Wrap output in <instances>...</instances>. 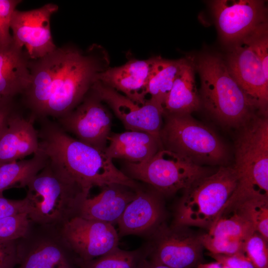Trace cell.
<instances>
[{
  "instance_id": "obj_32",
  "label": "cell",
  "mask_w": 268,
  "mask_h": 268,
  "mask_svg": "<svg viewBox=\"0 0 268 268\" xmlns=\"http://www.w3.org/2000/svg\"><path fill=\"white\" fill-rule=\"evenodd\" d=\"M29 223L26 213L0 218V241L18 239L25 234Z\"/></svg>"
},
{
  "instance_id": "obj_26",
  "label": "cell",
  "mask_w": 268,
  "mask_h": 268,
  "mask_svg": "<svg viewBox=\"0 0 268 268\" xmlns=\"http://www.w3.org/2000/svg\"><path fill=\"white\" fill-rule=\"evenodd\" d=\"M150 253L147 242L139 248L126 251L117 247L113 251L95 259L78 261V268H141Z\"/></svg>"
},
{
  "instance_id": "obj_6",
  "label": "cell",
  "mask_w": 268,
  "mask_h": 268,
  "mask_svg": "<svg viewBox=\"0 0 268 268\" xmlns=\"http://www.w3.org/2000/svg\"><path fill=\"white\" fill-rule=\"evenodd\" d=\"M238 176L234 166H221L184 190L173 224L208 229L235 191Z\"/></svg>"
},
{
  "instance_id": "obj_30",
  "label": "cell",
  "mask_w": 268,
  "mask_h": 268,
  "mask_svg": "<svg viewBox=\"0 0 268 268\" xmlns=\"http://www.w3.org/2000/svg\"><path fill=\"white\" fill-rule=\"evenodd\" d=\"M199 237L203 247L210 254L230 255L244 253V242L211 235L207 233L199 235Z\"/></svg>"
},
{
  "instance_id": "obj_14",
  "label": "cell",
  "mask_w": 268,
  "mask_h": 268,
  "mask_svg": "<svg viewBox=\"0 0 268 268\" xmlns=\"http://www.w3.org/2000/svg\"><path fill=\"white\" fill-rule=\"evenodd\" d=\"M211 7L220 37L230 45L241 41L268 22L264 0H216L211 1Z\"/></svg>"
},
{
  "instance_id": "obj_36",
  "label": "cell",
  "mask_w": 268,
  "mask_h": 268,
  "mask_svg": "<svg viewBox=\"0 0 268 268\" xmlns=\"http://www.w3.org/2000/svg\"><path fill=\"white\" fill-rule=\"evenodd\" d=\"M16 241H0V268H15L18 265Z\"/></svg>"
},
{
  "instance_id": "obj_8",
  "label": "cell",
  "mask_w": 268,
  "mask_h": 268,
  "mask_svg": "<svg viewBox=\"0 0 268 268\" xmlns=\"http://www.w3.org/2000/svg\"><path fill=\"white\" fill-rule=\"evenodd\" d=\"M123 172L136 181L148 184L162 196L184 190L211 174L209 169L164 148L142 162H126Z\"/></svg>"
},
{
  "instance_id": "obj_11",
  "label": "cell",
  "mask_w": 268,
  "mask_h": 268,
  "mask_svg": "<svg viewBox=\"0 0 268 268\" xmlns=\"http://www.w3.org/2000/svg\"><path fill=\"white\" fill-rule=\"evenodd\" d=\"M65 131L78 140L104 151L111 134L112 115L97 93L91 88L71 111L58 119Z\"/></svg>"
},
{
  "instance_id": "obj_2",
  "label": "cell",
  "mask_w": 268,
  "mask_h": 268,
  "mask_svg": "<svg viewBox=\"0 0 268 268\" xmlns=\"http://www.w3.org/2000/svg\"><path fill=\"white\" fill-rule=\"evenodd\" d=\"M39 150L60 174L88 194L94 187L118 184L137 189L141 185L114 164L104 151L69 136L60 125L47 118L40 120Z\"/></svg>"
},
{
  "instance_id": "obj_1",
  "label": "cell",
  "mask_w": 268,
  "mask_h": 268,
  "mask_svg": "<svg viewBox=\"0 0 268 268\" xmlns=\"http://www.w3.org/2000/svg\"><path fill=\"white\" fill-rule=\"evenodd\" d=\"M102 46L84 53L74 47L56 49L29 64L30 79L24 94L35 120L57 119L73 110L91 89L99 73L110 67Z\"/></svg>"
},
{
  "instance_id": "obj_3",
  "label": "cell",
  "mask_w": 268,
  "mask_h": 268,
  "mask_svg": "<svg viewBox=\"0 0 268 268\" xmlns=\"http://www.w3.org/2000/svg\"><path fill=\"white\" fill-rule=\"evenodd\" d=\"M195 67L201 78V104L217 121L226 127L241 128L256 115L255 109L220 57L203 54Z\"/></svg>"
},
{
  "instance_id": "obj_25",
  "label": "cell",
  "mask_w": 268,
  "mask_h": 268,
  "mask_svg": "<svg viewBox=\"0 0 268 268\" xmlns=\"http://www.w3.org/2000/svg\"><path fill=\"white\" fill-rule=\"evenodd\" d=\"M48 158L41 150L28 159L0 166V197L4 191L12 188L27 187L31 180L46 165Z\"/></svg>"
},
{
  "instance_id": "obj_9",
  "label": "cell",
  "mask_w": 268,
  "mask_h": 268,
  "mask_svg": "<svg viewBox=\"0 0 268 268\" xmlns=\"http://www.w3.org/2000/svg\"><path fill=\"white\" fill-rule=\"evenodd\" d=\"M16 248L18 268H78V259L59 226L30 220Z\"/></svg>"
},
{
  "instance_id": "obj_28",
  "label": "cell",
  "mask_w": 268,
  "mask_h": 268,
  "mask_svg": "<svg viewBox=\"0 0 268 268\" xmlns=\"http://www.w3.org/2000/svg\"><path fill=\"white\" fill-rule=\"evenodd\" d=\"M233 209L242 213L251 223L256 232L268 241V198L247 200Z\"/></svg>"
},
{
  "instance_id": "obj_33",
  "label": "cell",
  "mask_w": 268,
  "mask_h": 268,
  "mask_svg": "<svg viewBox=\"0 0 268 268\" xmlns=\"http://www.w3.org/2000/svg\"><path fill=\"white\" fill-rule=\"evenodd\" d=\"M18 0H0V48H4L13 43L10 33L12 14L17 5L21 2Z\"/></svg>"
},
{
  "instance_id": "obj_15",
  "label": "cell",
  "mask_w": 268,
  "mask_h": 268,
  "mask_svg": "<svg viewBox=\"0 0 268 268\" xmlns=\"http://www.w3.org/2000/svg\"><path fill=\"white\" fill-rule=\"evenodd\" d=\"M225 63L254 109L268 115V79L252 49L242 41L230 45Z\"/></svg>"
},
{
  "instance_id": "obj_16",
  "label": "cell",
  "mask_w": 268,
  "mask_h": 268,
  "mask_svg": "<svg viewBox=\"0 0 268 268\" xmlns=\"http://www.w3.org/2000/svg\"><path fill=\"white\" fill-rule=\"evenodd\" d=\"M92 88L110 107L126 129L148 133L160 137L164 114L161 106L149 99L143 104L136 103L98 80Z\"/></svg>"
},
{
  "instance_id": "obj_17",
  "label": "cell",
  "mask_w": 268,
  "mask_h": 268,
  "mask_svg": "<svg viewBox=\"0 0 268 268\" xmlns=\"http://www.w3.org/2000/svg\"><path fill=\"white\" fill-rule=\"evenodd\" d=\"M162 195L154 189L141 186L119 219V238L129 235L149 238L165 223L166 211Z\"/></svg>"
},
{
  "instance_id": "obj_35",
  "label": "cell",
  "mask_w": 268,
  "mask_h": 268,
  "mask_svg": "<svg viewBox=\"0 0 268 268\" xmlns=\"http://www.w3.org/2000/svg\"><path fill=\"white\" fill-rule=\"evenodd\" d=\"M208 255L216 262L224 265L228 268H255L244 253H238L230 255L210 253H208Z\"/></svg>"
},
{
  "instance_id": "obj_7",
  "label": "cell",
  "mask_w": 268,
  "mask_h": 268,
  "mask_svg": "<svg viewBox=\"0 0 268 268\" xmlns=\"http://www.w3.org/2000/svg\"><path fill=\"white\" fill-rule=\"evenodd\" d=\"M163 117L160 133L163 148L200 165L225 163L227 148L212 130L190 114H164Z\"/></svg>"
},
{
  "instance_id": "obj_13",
  "label": "cell",
  "mask_w": 268,
  "mask_h": 268,
  "mask_svg": "<svg viewBox=\"0 0 268 268\" xmlns=\"http://www.w3.org/2000/svg\"><path fill=\"white\" fill-rule=\"evenodd\" d=\"M78 261L99 258L118 247L119 237L114 225L75 216L60 227Z\"/></svg>"
},
{
  "instance_id": "obj_5",
  "label": "cell",
  "mask_w": 268,
  "mask_h": 268,
  "mask_svg": "<svg viewBox=\"0 0 268 268\" xmlns=\"http://www.w3.org/2000/svg\"><path fill=\"white\" fill-rule=\"evenodd\" d=\"M25 197L27 215L34 223L60 227L77 216L89 194L49 163L29 182Z\"/></svg>"
},
{
  "instance_id": "obj_38",
  "label": "cell",
  "mask_w": 268,
  "mask_h": 268,
  "mask_svg": "<svg viewBox=\"0 0 268 268\" xmlns=\"http://www.w3.org/2000/svg\"><path fill=\"white\" fill-rule=\"evenodd\" d=\"M141 268H170L164 265L155 263L148 259L144 261Z\"/></svg>"
},
{
  "instance_id": "obj_37",
  "label": "cell",
  "mask_w": 268,
  "mask_h": 268,
  "mask_svg": "<svg viewBox=\"0 0 268 268\" xmlns=\"http://www.w3.org/2000/svg\"><path fill=\"white\" fill-rule=\"evenodd\" d=\"M17 112L13 100L0 102V134L7 126L12 117Z\"/></svg>"
},
{
  "instance_id": "obj_31",
  "label": "cell",
  "mask_w": 268,
  "mask_h": 268,
  "mask_svg": "<svg viewBox=\"0 0 268 268\" xmlns=\"http://www.w3.org/2000/svg\"><path fill=\"white\" fill-rule=\"evenodd\" d=\"M268 240L255 232L246 240L244 253L255 268H268Z\"/></svg>"
},
{
  "instance_id": "obj_34",
  "label": "cell",
  "mask_w": 268,
  "mask_h": 268,
  "mask_svg": "<svg viewBox=\"0 0 268 268\" xmlns=\"http://www.w3.org/2000/svg\"><path fill=\"white\" fill-rule=\"evenodd\" d=\"M27 201L25 198L22 200H12L2 196L0 197V218L22 214L28 211Z\"/></svg>"
},
{
  "instance_id": "obj_27",
  "label": "cell",
  "mask_w": 268,
  "mask_h": 268,
  "mask_svg": "<svg viewBox=\"0 0 268 268\" xmlns=\"http://www.w3.org/2000/svg\"><path fill=\"white\" fill-rule=\"evenodd\" d=\"M208 230L210 235L244 242L256 232L251 223L236 209L222 213Z\"/></svg>"
},
{
  "instance_id": "obj_29",
  "label": "cell",
  "mask_w": 268,
  "mask_h": 268,
  "mask_svg": "<svg viewBox=\"0 0 268 268\" xmlns=\"http://www.w3.org/2000/svg\"><path fill=\"white\" fill-rule=\"evenodd\" d=\"M268 22L264 23L241 41L247 44L259 59L264 73L268 79Z\"/></svg>"
},
{
  "instance_id": "obj_24",
  "label": "cell",
  "mask_w": 268,
  "mask_h": 268,
  "mask_svg": "<svg viewBox=\"0 0 268 268\" xmlns=\"http://www.w3.org/2000/svg\"><path fill=\"white\" fill-rule=\"evenodd\" d=\"M152 58V63L147 84V96L148 99L163 109L184 58L173 60L158 56Z\"/></svg>"
},
{
  "instance_id": "obj_22",
  "label": "cell",
  "mask_w": 268,
  "mask_h": 268,
  "mask_svg": "<svg viewBox=\"0 0 268 268\" xmlns=\"http://www.w3.org/2000/svg\"><path fill=\"white\" fill-rule=\"evenodd\" d=\"M30 79L29 64L23 51L12 44L0 48V102L23 93Z\"/></svg>"
},
{
  "instance_id": "obj_10",
  "label": "cell",
  "mask_w": 268,
  "mask_h": 268,
  "mask_svg": "<svg viewBox=\"0 0 268 268\" xmlns=\"http://www.w3.org/2000/svg\"><path fill=\"white\" fill-rule=\"evenodd\" d=\"M150 248L148 259L170 268H195L202 263L204 248L199 235L187 227L165 223L146 242Z\"/></svg>"
},
{
  "instance_id": "obj_4",
  "label": "cell",
  "mask_w": 268,
  "mask_h": 268,
  "mask_svg": "<svg viewBox=\"0 0 268 268\" xmlns=\"http://www.w3.org/2000/svg\"><path fill=\"white\" fill-rule=\"evenodd\" d=\"M241 130L235 146L237 187L223 210L247 200L268 198V118L256 114Z\"/></svg>"
},
{
  "instance_id": "obj_12",
  "label": "cell",
  "mask_w": 268,
  "mask_h": 268,
  "mask_svg": "<svg viewBox=\"0 0 268 268\" xmlns=\"http://www.w3.org/2000/svg\"><path fill=\"white\" fill-rule=\"evenodd\" d=\"M58 10L57 5L49 3L32 10L14 11L10 23L13 44L21 50L25 47L28 58L36 61L57 49L51 35L50 19Z\"/></svg>"
},
{
  "instance_id": "obj_21",
  "label": "cell",
  "mask_w": 268,
  "mask_h": 268,
  "mask_svg": "<svg viewBox=\"0 0 268 268\" xmlns=\"http://www.w3.org/2000/svg\"><path fill=\"white\" fill-rule=\"evenodd\" d=\"M104 150L110 159L127 162L144 161L163 148L160 138L146 132L129 131L111 134Z\"/></svg>"
},
{
  "instance_id": "obj_39",
  "label": "cell",
  "mask_w": 268,
  "mask_h": 268,
  "mask_svg": "<svg viewBox=\"0 0 268 268\" xmlns=\"http://www.w3.org/2000/svg\"><path fill=\"white\" fill-rule=\"evenodd\" d=\"M197 268H228L224 265L218 262L211 263H201Z\"/></svg>"
},
{
  "instance_id": "obj_18",
  "label": "cell",
  "mask_w": 268,
  "mask_h": 268,
  "mask_svg": "<svg viewBox=\"0 0 268 268\" xmlns=\"http://www.w3.org/2000/svg\"><path fill=\"white\" fill-rule=\"evenodd\" d=\"M152 63V58H130L120 66H110L98 74L96 80L136 103L143 104L148 100L146 88Z\"/></svg>"
},
{
  "instance_id": "obj_19",
  "label": "cell",
  "mask_w": 268,
  "mask_h": 268,
  "mask_svg": "<svg viewBox=\"0 0 268 268\" xmlns=\"http://www.w3.org/2000/svg\"><path fill=\"white\" fill-rule=\"evenodd\" d=\"M32 117L16 112L0 134V166L22 159L39 150L38 132Z\"/></svg>"
},
{
  "instance_id": "obj_23",
  "label": "cell",
  "mask_w": 268,
  "mask_h": 268,
  "mask_svg": "<svg viewBox=\"0 0 268 268\" xmlns=\"http://www.w3.org/2000/svg\"><path fill=\"white\" fill-rule=\"evenodd\" d=\"M195 64L185 58L165 103L164 114H190L201 105L195 81Z\"/></svg>"
},
{
  "instance_id": "obj_20",
  "label": "cell",
  "mask_w": 268,
  "mask_h": 268,
  "mask_svg": "<svg viewBox=\"0 0 268 268\" xmlns=\"http://www.w3.org/2000/svg\"><path fill=\"white\" fill-rule=\"evenodd\" d=\"M102 188L97 195L84 200L77 216L114 225L118 223L127 205L135 197L138 189L118 184Z\"/></svg>"
}]
</instances>
